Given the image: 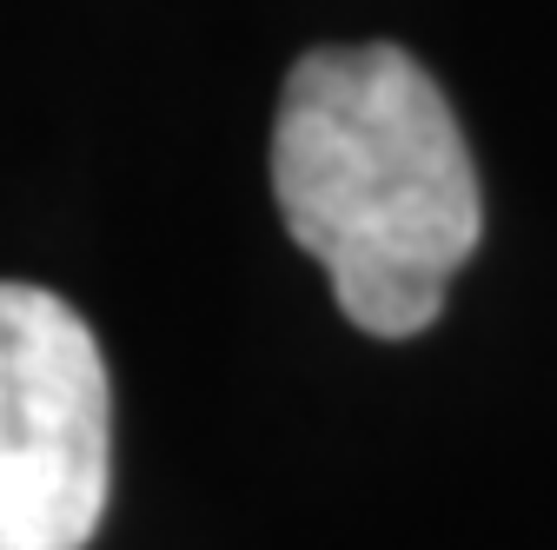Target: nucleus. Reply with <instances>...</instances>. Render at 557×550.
Masks as SVG:
<instances>
[{
  "label": "nucleus",
  "mask_w": 557,
  "mask_h": 550,
  "mask_svg": "<svg viewBox=\"0 0 557 550\" xmlns=\"http://www.w3.org/2000/svg\"><path fill=\"white\" fill-rule=\"evenodd\" d=\"M278 220L332 272L338 312L411 338L484 239L478 166L445 87L392 40L306 53L272 120Z\"/></svg>",
  "instance_id": "obj_1"
},
{
  "label": "nucleus",
  "mask_w": 557,
  "mask_h": 550,
  "mask_svg": "<svg viewBox=\"0 0 557 550\" xmlns=\"http://www.w3.org/2000/svg\"><path fill=\"white\" fill-rule=\"evenodd\" d=\"M113 477V391L94 325L0 279V550H87Z\"/></svg>",
  "instance_id": "obj_2"
}]
</instances>
